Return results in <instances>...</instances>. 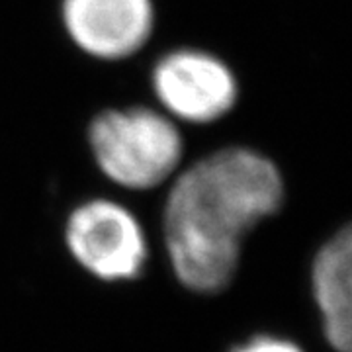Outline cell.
<instances>
[{"label": "cell", "instance_id": "cell-2", "mask_svg": "<svg viewBox=\"0 0 352 352\" xmlns=\"http://www.w3.org/2000/svg\"><path fill=\"white\" fill-rule=\"evenodd\" d=\"M88 145L100 173L126 190H151L173 178L184 139L164 112L131 106L100 112L88 126Z\"/></svg>", "mask_w": 352, "mask_h": 352}, {"label": "cell", "instance_id": "cell-1", "mask_svg": "<svg viewBox=\"0 0 352 352\" xmlns=\"http://www.w3.org/2000/svg\"><path fill=\"white\" fill-rule=\"evenodd\" d=\"M278 164L249 147H223L176 175L164 204L166 251L176 278L217 294L237 274L247 233L284 204Z\"/></svg>", "mask_w": 352, "mask_h": 352}, {"label": "cell", "instance_id": "cell-6", "mask_svg": "<svg viewBox=\"0 0 352 352\" xmlns=\"http://www.w3.org/2000/svg\"><path fill=\"white\" fill-rule=\"evenodd\" d=\"M351 270V227H342L319 249L311 266V288L321 311L323 333L337 352L352 349Z\"/></svg>", "mask_w": 352, "mask_h": 352}, {"label": "cell", "instance_id": "cell-7", "mask_svg": "<svg viewBox=\"0 0 352 352\" xmlns=\"http://www.w3.org/2000/svg\"><path fill=\"white\" fill-rule=\"evenodd\" d=\"M231 352H303L298 344H294L292 340L278 339V337H268L261 335L254 339L247 340L245 344H241Z\"/></svg>", "mask_w": 352, "mask_h": 352}, {"label": "cell", "instance_id": "cell-5", "mask_svg": "<svg viewBox=\"0 0 352 352\" xmlns=\"http://www.w3.org/2000/svg\"><path fill=\"white\" fill-rule=\"evenodd\" d=\"M61 22L82 53L122 61L145 47L155 28L153 0H61Z\"/></svg>", "mask_w": 352, "mask_h": 352}, {"label": "cell", "instance_id": "cell-3", "mask_svg": "<svg viewBox=\"0 0 352 352\" xmlns=\"http://www.w3.org/2000/svg\"><path fill=\"white\" fill-rule=\"evenodd\" d=\"M65 243L76 263L106 282L138 278L147 263V239L138 217L113 200L94 198L71 212Z\"/></svg>", "mask_w": 352, "mask_h": 352}, {"label": "cell", "instance_id": "cell-4", "mask_svg": "<svg viewBox=\"0 0 352 352\" xmlns=\"http://www.w3.org/2000/svg\"><path fill=\"white\" fill-rule=\"evenodd\" d=\"M151 88L168 118L194 126L214 124L237 104L239 82L214 53L182 47L153 65Z\"/></svg>", "mask_w": 352, "mask_h": 352}]
</instances>
